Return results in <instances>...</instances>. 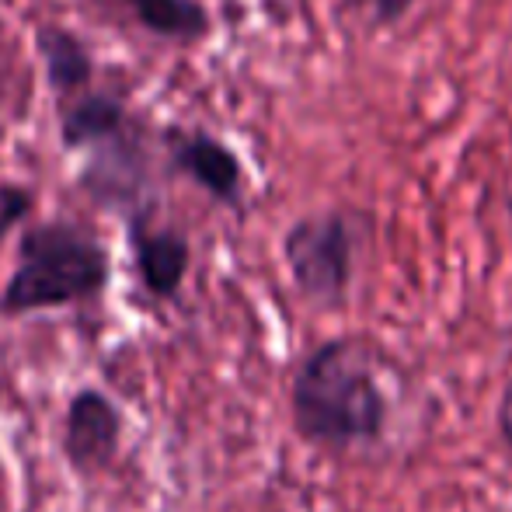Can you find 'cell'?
Wrapping results in <instances>:
<instances>
[{"mask_svg":"<svg viewBox=\"0 0 512 512\" xmlns=\"http://www.w3.org/2000/svg\"><path fill=\"white\" fill-rule=\"evenodd\" d=\"M91 150H95V157L81 171L84 192L102 206L140 203L143 189H147V154L129 133V122Z\"/></svg>","mask_w":512,"mask_h":512,"instance_id":"6","label":"cell"},{"mask_svg":"<svg viewBox=\"0 0 512 512\" xmlns=\"http://www.w3.org/2000/svg\"><path fill=\"white\" fill-rule=\"evenodd\" d=\"M126 126V105L112 95H84L60 115V140L67 150H84Z\"/></svg>","mask_w":512,"mask_h":512,"instance_id":"9","label":"cell"},{"mask_svg":"<svg viewBox=\"0 0 512 512\" xmlns=\"http://www.w3.org/2000/svg\"><path fill=\"white\" fill-rule=\"evenodd\" d=\"M293 429L331 453L373 446L391 422L377 356L356 338H328L300 363L290 387Z\"/></svg>","mask_w":512,"mask_h":512,"instance_id":"1","label":"cell"},{"mask_svg":"<svg viewBox=\"0 0 512 512\" xmlns=\"http://www.w3.org/2000/svg\"><path fill=\"white\" fill-rule=\"evenodd\" d=\"M35 53H39L42 67H46L49 88L56 95H74V91L88 88L95 77V60L91 49L77 39L70 28L42 25L35 32Z\"/></svg>","mask_w":512,"mask_h":512,"instance_id":"8","label":"cell"},{"mask_svg":"<svg viewBox=\"0 0 512 512\" xmlns=\"http://www.w3.org/2000/svg\"><path fill=\"white\" fill-rule=\"evenodd\" d=\"M495 425H499V436L512 446V377L506 380V387H502L499 411H495Z\"/></svg>","mask_w":512,"mask_h":512,"instance_id":"13","label":"cell"},{"mask_svg":"<svg viewBox=\"0 0 512 512\" xmlns=\"http://www.w3.org/2000/svg\"><path fill=\"white\" fill-rule=\"evenodd\" d=\"M370 4H373V18L380 25H394V21H401L415 7V0H370Z\"/></svg>","mask_w":512,"mask_h":512,"instance_id":"12","label":"cell"},{"mask_svg":"<svg viewBox=\"0 0 512 512\" xmlns=\"http://www.w3.org/2000/svg\"><path fill=\"white\" fill-rule=\"evenodd\" d=\"M129 248H133L136 276H140L143 290L157 300L178 297L192 262L189 237L171 227L150 230L147 220L133 216V223H129Z\"/></svg>","mask_w":512,"mask_h":512,"instance_id":"7","label":"cell"},{"mask_svg":"<svg viewBox=\"0 0 512 512\" xmlns=\"http://www.w3.org/2000/svg\"><path fill=\"white\" fill-rule=\"evenodd\" d=\"M283 258L300 297L342 307L352 283V230L342 213L300 216L283 237Z\"/></svg>","mask_w":512,"mask_h":512,"instance_id":"3","label":"cell"},{"mask_svg":"<svg viewBox=\"0 0 512 512\" xmlns=\"http://www.w3.org/2000/svg\"><path fill=\"white\" fill-rule=\"evenodd\" d=\"M35 196L25 185H0V241L7 237V230L18 227L28 213H32Z\"/></svg>","mask_w":512,"mask_h":512,"instance_id":"11","label":"cell"},{"mask_svg":"<svg viewBox=\"0 0 512 512\" xmlns=\"http://www.w3.org/2000/svg\"><path fill=\"white\" fill-rule=\"evenodd\" d=\"M168 154L171 168L189 175L199 189H206L216 203L237 206L244 192V168L237 154L223 140L203 133V129H171L168 136Z\"/></svg>","mask_w":512,"mask_h":512,"instance_id":"5","label":"cell"},{"mask_svg":"<svg viewBox=\"0 0 512 512\" xmlns=\"http://www.w3.org/2000/svg\"><path fill=\"white\" fill-rule=\"evenodd\" d=\"M147 32L171 42H199L209 35V14L199 0H122Z\"/></svg>","mask_w":512,"mask_h":512,"instance_id":"10","label":"cell"},{"mask_svg":"<svg viewBox=\"0 0 512 512\" xmlns=\"http://www.w3.org/2000/svg\"><path fill=\"white\" fill-rule=\"evenodd\" d=\"M122 436V415L112 398L84 387L70 398L63 415V457L77 474H102L112 464Z\"/></svg>","mask_w":512,"mask_h":512,"instance_id":"4","label":"cell"},{"mask_svg":"<svg viewBox=\"0 0 512 512\" xmlns=\"http://www.w3.org/2000/svg\"><path fill=\"white\" fill-rule=\"evenodd\" d=\"M108 276V251L95 234L70 220L32 223L18 241V265L0 293V314L21 317L95 300Z\"/></svg>","mask_w":512,"mask_h":512,"instance_id":"2","label":"cell"},{"mask_svg":"<svg viewBox=\"0 0 512 512\" xmlns=\"http://www.w3.org/2000/svg\"><path fill=\"white\" fill-rule=\"evenodd\" d=\"M4 18H0V102H4Z\"/></svg>","mask_w":512,"mask_h":512,"instance_id":"14","label":"cell"}]
</instances>
